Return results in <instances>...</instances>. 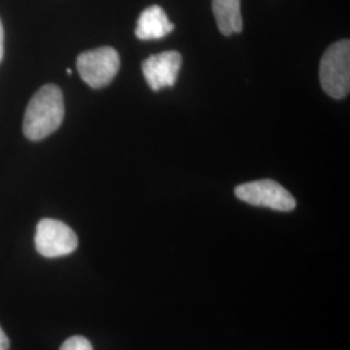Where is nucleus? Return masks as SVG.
Here are the masks:
<instances>
[{"label": "nucleus", "instance_id": "1", "mask_svg": "<svg viewBox=\"0 0 350 350\" xmlns=\"http://www.w3.org/2000/svg\"><path fill=\"white\" fill-rule=\"evenodd\" d=\"M62 90L55 85L39 88L26 107L23 130L27 139L42 140L55 133L64 120Z\"/></svg>", "mask_w": 350, "mask_h": 350}, {"label": "nucleus", "instance_id": "2", "mask_svg": "<svg viewBox=\"0 0 350 350\" xmlns=\"http://www.w3.org/2000/svg\"><path fill=\"white\" fill-rule=\"evenodd\" d=\"M321 85L327 95L342 99L350 90V42L342 39L329 46L321 60Z\"/></svg>", "mask_w": 350, "mask_h": 350}, {"label": "nucleus", "instance_id": "3", "mask_svg": "<svg viewBox=\"0 0 350 350\" xmlns=\"http://www.w3.org/2000/svg\"><path fill=\"white\" fill-rule=\"evenodd\" d=\"M120 69L118 52L112 47H100L81 53L77 59V70L90 88L108 86Z\"/></svg>", "mask_w": 350, "mask_h": 350}, {"label": "nucleus", "instance_id": "4", "mask_svg": "<svg viewBox=\"0 0 350 350\" xmlns=\"http://www.w3.org/2000/svg\"><path fill=\"white\" fill-rule=\"evenodd\" d=\"M235 195L253 206L270 208L279 212H289L296 208L295 198L275 180L262 179L240 185L235 188Z\"/></svg>", "mask_w": 350, "mask_h": 350}, {"label": "nucleus", "instance_id": "5", "mask_svg": "<svg viewBox=\"0 0 350 350\" xmlns=\"http://www.w3.org/2000/svg\"><path fill=\"white\" fill-rule=\"evenodd\" d=\"M78 247V238L68 225L56 219H42L37 226L36 248L47 258L63 257L73 253Z\"/></svg>", "mask_w": 350, "mask_h": 350}, {"label": "nucleus", "instance_id": "6", "mask_svg": "<svg viewBox=\"0 0 350 350\" xmlns=\"http://www.w3.org/2000/svg\"><path fill=\"white\" fill-rule=\"evenodd\" d=\"M182 66V56L176 51H165L157 55H152L142 64V70L153 91L163 88H172L176 82Z\"/></svg>", "mask_w": 350, "mask_h": 350}, {"label": "nucleus", "instance_id": "7", "mask_svg": "<svg viewBox=\"0 0 350 350\" xmlns=\"http://www.w3.org/2000/svg\"><path fill=\"white\" fill-rule=\"evenodd\" d=\"M174 30V24H172L161 7L152 5L144 10L139 16L135 36L142 40L161 39L170 34Z\"/></svg>", "mask_w": 350, "mask_h": 350}, {"label": "nucleus", "instance_id": "8", "mask_svg": "<svg viewBox=\"0 0 350 350\" xmlns=\"http://www.w3.org/2000/svg\"><path fill=\"white\" fill-rule=\"evenodd\" d=\"M212 8L218 29L224 36L243 30L240 0H212Z\"/></svg>", "mask_w": 350, "mask_h": 350}, {"label": "nucleus", "instance_id": "9", "mask_svg": "<svg viewBox=\"0 0 350 350\" xmlns=\"http://www.w3.org/2000/svg\"><path fill=\"white\" fill-rule=\"evenodd\" d=\"M60 350H92V345L86 338L73 336L64 342Z\"/></svg>", "mask_w": 350, "mask_h": 350}, {"label": "nucleus", "instance_id": "10", "mask_svg": "<svg viewBox=\"0 0 350 350\" xmlns=\"http://www.w3.org/2000/svg\"><path fill=\"white\" fill-rule=\"evenodd\" d=\"M0 350H10V338L0 327Z\"/></svg>", "mask_w": 350, "mask_h": 350}, {"label": "nucleus", "instance_id": "11", "mask_svg": "<svg viewBox=\"0 0 350 350\" xmlns=\"http://www.w3.org/2000/svg\"><path fill=\"white\" fill-rule=\"evenodd\" d=\"M3 52H4V29H3L1 20H0V62L3 59Z\"/></svg>", "mask_w": 350, "mask_h": 350}]
</instances>
